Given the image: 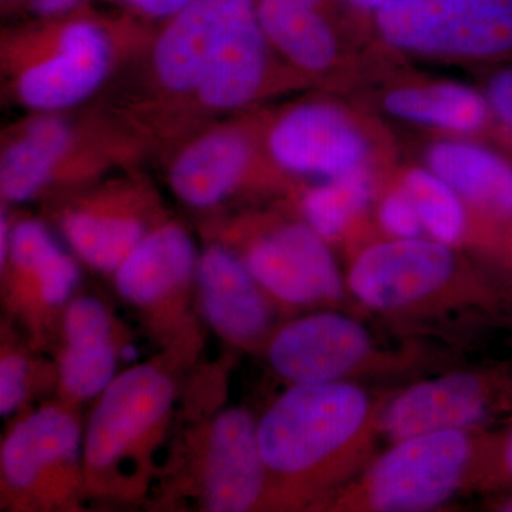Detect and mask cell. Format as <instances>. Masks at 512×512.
I'll return each mask as SVG.
<instances>
[{
    "instance_id": "obj_7",
    "label": "cell",
    "mask_w": 512,
    "mask_h": 512,
    "mask_svg": "<svg viewBox=\"0 0 512 512\" xmlns=\"http://www.w3.org/2000/svg\"><path fill=\"white\" fill-rule=\"evenodd\" d=\"M367 22L407 55L512 64V0H402Z\"/></svg>"
},
{
    "instance_id": "obj_23",
    "label": "cell",
    "mask_w": 512,
    "mask_h": 512,
    "mask_svg": "<svg viewBox=\"0 0 512 512\" xmlns=\"http://www.w3.org/2000/svg\"><path fill=\"white\" fill-rule=\"evenodd\" d=\"M376 192L373 170L332 180L316 181L299 191L301 218L320 237L335 241L359 220L372 204Z\"/></svg>"
},
{
    "instance_id": "obj_3",
    "label": "cell",
    "mask_w": 512,
    "mask_h": 512,
    "mask_svg": "<svg viewBox=\"0 0 512 512\" xmlns=\"http://www.w3.org/2000/svg\"><path fill=\"white\" fill-rule=\"evenodd\" d=\"M154 158L151 141L99 100L26 113L0 133V197L6 204L50 200Z\"/></svg>"
},
{
    "instance_id": "obj_11",
    "label": "cell",
    "mask_w": 512,
    "mask_h": 512,
    "mask_svg": "<svg viewBox=\"0 0 512 512\" xmlns=\"http://www.w3.org/2000/svg\"><path fill=\"white\" fill-rule=\"evenodd\" d=\"M458 275L453 248L427 237L370 244L353 259L350 293L372 311L406 313L440 301Z\"/></svg>"
},
{
    "instance_id": "obj_29",
    "label": "cell",
    "mask_w": 512,
    "mask_h": 512,
    "mask_svg": "<svg viewBox=\"0 0 512 512\" xmlns=\"http://www.w3.org/2000/svg\"><path fill=\"white\" fill-rule=\"evenodd\" d=\"M490 106L493 124L512 144V64L498 66L483 89Z\"/></svg>"
},
{
    "instance_id": "obj_17",
    "label": "cell",
    "mask_w": 512,
    "mask_h": 512,
    "mask_svg": "<svg viewBox=\"0 0 512 512\" xmlns=\"http://www.w3.org/2000/svg\"><path fill=\"white\" fill-rule=\"evenodd\" d=\"M202 311L212 328L231 342H254L269 325L268 303L261 285L241 258L221 242L198 256Z\"/></svg>"
},
{
    "instance_id": "obj_30",
    "label": "cell",
    "mask_w": 512,
    "mask_h": 512,
    "mask_svg": "<svg viewBox=\"0 0 512 512\" xmlns=\"http://www.w3.org/2000/svg\"><path fill=\"white\" fill-rule=\"evenodd\" d=\"M28 363L19 355L0 360V413L5 416L19 406L25 396Z\"/></svg>"
},
{
    "instance_id": "obj_32",
    "label": "cell",
    "mask_w": 512,
    "mask_h": 512,
    "mask_svg": "<svg viewBox=\"0 0 512 512\" xmlns=\"http://www.w3.org/2000/svg\"><path fill=\"white\" fill-rule=\"evenodd\" d=\"M488 471L500 484L512 487V423L497 447H490Z\"/></svg>"
},
{
    "instance_id": "obj_27",
    "label": "cell",
    "mask_w": 512,
    "mask_h": 512,
    "mask_svg": "<svg viewBox=\"0 0 512 512\" xmlns=\"http://www.w3.org/2000/svg\"><path fill=\"white\" fill-rule=\"evenodd\" d=\"M377 222L387 238L412 239L426 237L416 205L402 185L397 184L379 201Z\"/></svg>"
},
{
    "instance_id": "obj_6",
    "label": "cell",
    "mask_w": 512,
    "mask_h": 512,
    "mask_svg": "<svg viewBox=\"0 0 512 512\" xmlns=\"http://www.w3.org/2000/svg\"><path fill=\"white\" fill-rule=\"evenodd\" d=\"M471 430H443L394 441L348 490L345 505L377 512L431 511L447 504L485 466Z\"/></svg>"
},
{
    "instance_id": "obj_19",
    "label": "cell",
    "mask_w": 512,
    "mask_h": 512,
    "mask_svg": "<svg viewBox=\"0 0 512 512\" xmlns=\"http://www.w3.org/2000/svg\"><path fill=\"white\" fill-rule=\"evenodd\" d=\"M194 239L177 221L158 222L116 269L117 289L127 301L151 305L187 284L197 269Z\"/></svg>"
},
{
    "instance_id": "obj_5",
    "label": "cell",
    "mask_w": 512,
    "mask_h": 512,
    "mask_svg": "<svg viewBox=\"0 0 512 512\" xmlns=\"http://www.w3.org/2000/svg\"><path fill=\"white\" fill-rule=\"evenodd\" d=\"M154 163L163 167L175 197L194 210H215L242 194L301 183L282 173L266 153L258 107L212 121Z\"/></svg>"
},
{
    "instance_id": "obj_21",
    "label": "cell",
    "mask_w": 512,
    "mask_h": 512,
    "mask_svg": "<svg viewBox=\"0 0 512 512\" xmlns=\"http://www.w3.org/2000/svg\"><path fill=\"white\" fill-rule=\"evenodd\" d=\"M79 424L59 409L32 414L9 434L2 450L6 481L28 488L47 468L70 461L79 450Z\"/></svg>"
},
{
    "instance_id": "obj_28",
    "label": "cell",
    "mask_w": 512,
    "mask_h": 512,
    "mask_svg": "<svg viewBox=\"0 0 512 512\" xmlns=\"http://www.w3.org/2000/svg\"><path fill=\"white\" fill-rule=\"evenodd\" d=\"M97 0H0V13L8 22L60 18L96 5Z\"/></svg>"
},
{
    "instance_id": "obj_16",
    "label": "cell",
    "mask_w": 512,
    "mask_h": 512,
    "mask_svg": "<svg viewBox=\"0 0 512 512\" xmlns=\"http://www.w3.org/2000/svg\"><path fill=\"white\" fill-rule=\"evenodd\" d=\"M266 467L258 426L244 410H228L211 427L205 463L208 510L241 512L255 507L264 493Z\"/></svg>"
},
{
    "instance_id": "obj_2",
    "label": "cell",
    "mask_w": 512,
    "mask_h": 512,
    "mask_svg": "<svg viewBox=\"0 0 512 512\" xmlns=\"http://www.w3.org/2000/svg\"><path fill=\"white\" fill-rule=\"evenodd\" d=\"M156 23L114 8L3 23L0 97L26 113L76 109L113 82Z\"/></svg>"
},
{
    "instance_id": "obj_10",
    "label": "cell",
    "mask_w": 512,
    "mask_h": 512,
    "mask_svg": "<svg viewBox=\"0 0 512 512\" xmlns=\"http://www.w3.org/2000/svg\"><path fill=\"white\" fill-rule=\"evenodd\" d=\"M221 244L238 242L239 258L261 288L291 305L340 301L345 284L328 241L305 221L221 228Z\"/></svg>"
},
{
    "instance_id": "obj_22",
    "label": "cell",
    "mask_w": 512,
    "mask_h": 512,
    "mask_svg": "<svg viewBox=\"0 0 512 512\" xmlns=\"http://www.w3.org/2000/svg\"><path fill=\"white\" fill-rule=\"evenodd\" d=\"M5 261L18 278L37 288L47 305L66 302L79 279L76 262L59 247L46 225L32 218L10 227Z\"/></svg>"
},
{
    "instance_id": "obj_8",
    "label": "cell",
    "mask_w": 512,
    "mask_h": 512,
    "mask_svg": "<svg viewBox=\"0 0 512 512\" xmlns=\"http://www.w3.org/2000/svg\"><path fill=\"white\" fill-rule=\"evenodd\" d=\"M63 237L92 268L114 271L158 222L165 220L160 195L143 167L57 195Z\"/></svg>"
},
{
    "instance_id": "obj_31",
    "label": "cell",
    "mask_w": 512,
    "mask_h": 512,
    "mask_svg": "<svg viewBox=\"0 0 512 512\" xmlns=\"http://www.w3.org/2000/svg\"><path fill=\"white\" fill-rule=\"evenodd\" d=\"M114 8L124 10L147 22H161L197 0H104Z\"/></svg>"
},
{
    "instance_id": "obj_33",
    "label": "cell",
    "mask_w": 512,
    "mask_h": 512,
    "mask_svg": "<svg viewBox=\"0 0 512 512\" xmlns=\"http://www.w3.org/2000/svg\"><path fill=\"white\" fill-rule=\"evenodd\" d=\"M342 6L343 12L352 13L356 18L369 20L375 13L393 5V3L402 2V0H338Z\"/></svg>"
},
{
    "instance_id": "obj_25",
    "label": "cell",
    "mask_w": 512,
    "mask_h": 512,
    "mask_svg": "<svg viewBox=\"0 0 512 512\" xmlns=\"http://www.w3.org/2000/svg\"><path fill=\"white\" fill-rule=\"evenodd\" d=\"M116 370V353L110 342L67 346L60 360V375L67 393L79 399L106 390Z\"/></svg>"
},
{
    "instance_id": "obj_34",
    "label": "cell",
    "mask_w": 512,
    "mask_h": 512,
    "mask_svg": "<svg viewBox=\"0 0 512 512\" xmlns=\"http://www.w3.org/2000/svg\"><path fill=\"white\" fill-rule=\"evenodd\" d=\"M495 510L512 512V495L511 497L504 498L503 501H500V503L495 505Z\"/></svg>"
},
{
    "instance_id": "obj_13",
    "label": "cell",
    "mask_w": 512,
    "mask_h": 512,
    "mask_svg": "<svg viewBox=\"0 0 512 512\" xmlns=\"http://www.w3.org/2000/svg\"><path fill=\"white\" fill-rule=\"evenodd\" d=\"M362 323L339 312H320L286 325L269 346L275 372L293 384L339 382L373 355Z\"/></svg>"
},
{
    "instance_id": "obj_9",
    "label": "cell",
    "mask_w": 512,
    "mask_h": 512,
    "mask_svg": "<svg viewBox=\"0 0 512 512\" xmlns=\"http://www.w3.org/2000/svg\"><path fill=\"white\" fill-rule=\"evenodd\" d=\"M262 137L272 163L293 180L323 181L373 170L375 147L355 114L338 101L306 97L262 110Z\"/></svg>"
},
{
    "instance_id": "obj_1",
    "label": "cell",
    "mask_w": 512,
    "mask_h": 512,
    "mask_svg": "<svg viewBox=\"0 0 512 512\" xmlns=\"http://www.w3.org/2000/svg\"><path fill=\"white\" fill-rule=\"evenodd\" d=\"M303 83L269 45L255 0H197L157 22L96 100L143 133L157 158L212 121Z\"/></svg>"
},
{
    "instance_id": "obj_35",
    "label": "cell",
    "mask_w": 512,
    "mask_h": 512,
    "mask_svg": "<svg viewBox=\"0 0 512 512\" xmlns=\"http://www.w3.org/2000/svg\"><path fill=\"white\" fill-rule=\"evenodd\" d=\"M121 356H123L126 360L136 359L137 350L136 348H133V346H127V348L121 350Z\"/></svg>"
},
{
    "instance_id": "obj_20",
    "label": "cell",
    "mask_w": 512,
    "mask_h": 512,
    "mask_svg": "<svg viewBox=\"0 0 512 512\" xmlns=\"http://www.w3.org/2000/svg\"><path fill=\"white\" fill-rule=\"evenodd\" d=\"M382 106L393 119L447 137H473L493 124L483 90L451 80L394 87L384 94Z\"/></svg>"
},
{
    "instance_id": "obj_12",
    "label": "cell",
    "mask_w": 512,
    "mask_h": 512,
    "mask_svg": "<svg viewBox=\"0 0 512 512\" xmlns=\"http://www.w3.org/2000/svg\"><path fill=\"white\" fill-rule=\"evenodd\" d=\"M500 387L485 373L458 372L413 384L379 410L380 433L399 441L443 430H471L497 410Z\"/></svg>"
},
{
    "instance_id": "obj_15",
    "label": "cell",
    "mask_w": 512,
    "mask_h": 512,
    "mask_svg": "<svg viewBox=\"0 0 512 512\" xmlns=\"http://www.w3.org/2000/svg\"><path fill=\"white\" fill-rule=\"evenodd\" d=\"M276 55L306 82L326 76L340 56L338 0H255Z\"/></svg>"
},
{
    "instance_id": "obj_14",
    "label": "cell",
    "mask_w": 512,
    "mask_h": 512,
    "mask_svg": "<svg viewBox=\"0 0 512 512\" xmlns=\"http://www.w3.org/2000/svg\"><path fill=\"white\" fill-rule=\"evenodd\" d=\"M174 384L153 366H138L111 380L86 434L89 466L103 470L126 456L170 412Z\"/></svg>"
},
{
    "instance_id": "obj_26",
    "label": "cell",
    "mask_w": 512,
    "mask_h": 512,
    "mask_svg": "<svg viewBox=\"0 0 512 512\" xmlns=\"http://www.w3.org/2000/svg\"><path fill=\"white\" fill-rule=\"evenodd\" d=\"M67 346L100 345L110 342V318L96 299L74 301L64 316Z\"/></svg>"
},
{
    "instance_id": "obj_4",
    "label": "cell",
    "mask_w": 512,
    "mask_h": 512,
    "mask_svg": "<svg viewBox=\"0 0 512 512\" xmlns=\"http://www.w3.org/2000/svg\"><path fill=\"white\" fill-rule=\"evenodd\" d=\"M379 409L357 384H295L258 424V441L268 471L288 478H336L362 460Z\"/></svg>"
},
{
    "instance_id": "obj_24",
    "label": "cell",
    "mask_w": 512,
    "mask_h": 512,
    "mask_svg": "<svg viewBox=\"0 0 512 512\" xmlns=\"http://www.w3.org/2000/svg\"><path fill=\"white\" fill-rule=\"evenodd\" d=\"M399 185L410 195L424 235L454 248L467 237L468 204L454 188L426 165L404 171Z\"/></svg>"
},
{
    "instance_id": "obj_18",
    "label": "cell",
    "mask_w": 512,
    "mask_h": 512,
    "mask_svg": "<svg viewBox=\"0 0 512 512\" xmlns=\"http://www.w3.org/2000/svg\"><path fill=\"white\" fill-rule=\"evenodd\" d=\"M424 161L468 205L512 221V160L501 151L471 137H446L430 144Z\"/></svg>"
}]
</instances>
